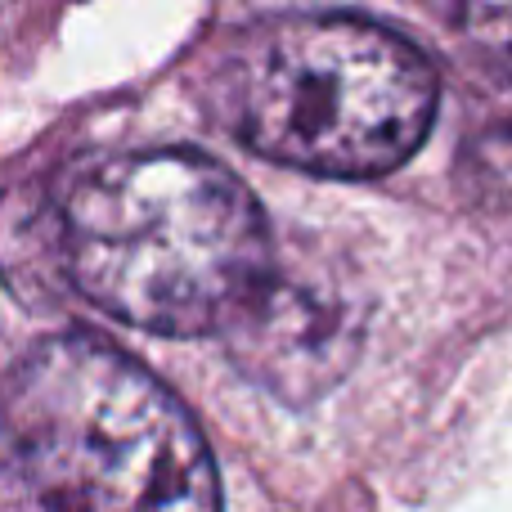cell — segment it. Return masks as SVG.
Returning a JSON list of instances; mask_svg holds the SVG:
<instances>
[{"mask_svg":"<svg viewBox=\"0 0 512 512\" xmlns=\"http://www.w3.org/2000/svg\"><path fill=\"white\" fill-rule=\"evenodd\" d=\"M463 23H468L477 36H486V41L512 45V5H477L463 14Z\"/></svg>","mask_w":512,"mask_h":512,"instance_id":"cell-6","label":"cell"},{"mask_svg":"<svg viewBox=\"0 0 512 512\" xmlns=\"http://www.w3.org/2000/svg\"><path fill=\"white\" fill-rule=\"evenodd\" d=\"M0 427L50 512H221L198 418L104 337L27 346L0 387Z\"/></svg>","mask_w":512,"mask_h":512,"instance_id":"cell-2","label":"cell"},{"mask_svg":"<svg viewBox=\"0 0 512 512\" xmlns=\"http://www.w3.org/2000/svg\"><path fill=\"white\" fill-rule=\"evenodd\" d=\"M54 256L90 306L167 337L225 333L274 265L248 185L194 149L86 162L54 212Z\"/></svg>","mask_w":512,"mask_h":512,"instance_id":"cell-1","label":"cell"},{"mask_svg":"<svg viewBox=\"0 0 512 512\" xmlns=\"http://www.w3.org/2000/svg\"><path fill=\"white\" fill-rule=\"evenodd\" d=\"M225 351L274 400L306 405L342 382L360 351L351 292L301 265H270L261 288L225 324Z\"/></svg>","mask_w":512,"mask_h":512,"instance_id":"cell-4","label":"cell"},{"mask_svg":"<svg viewBox=\"0 0 512 512\" xmlns=\"http://www.w3.org/2000/svg\"><path fill=\"white\" fill-rule=\"evenodd\" d=\"M441 81L409 36L351 14H283L239 32L216 104L252 153L333 180L414 158Z\"/></svg>","mask_w":512,"mask_h":512,"instance_id":"cell-3","label":"cell"},{"mask_svg":"<svg viewBox=\"0 0 512 512\" xmlns=\"http://www.w3.org/2000/svg\"><path fill=\"white\" fill-rule=\"evenodd\" d=\"M463 180L490 212H512V126H490L468 144Z\"/></svg>","mask_w":512,"mask_h":512,"instance_id":"cell-5","label":"cell"}]
</instances>
